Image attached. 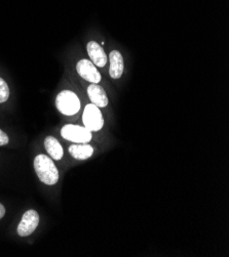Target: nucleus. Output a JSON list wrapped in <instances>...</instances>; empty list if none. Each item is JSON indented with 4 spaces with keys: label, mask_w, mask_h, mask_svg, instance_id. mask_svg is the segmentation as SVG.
I'll return each mask as SVG.
<instances>
[{
    "label": "nucleus",
    "mask_w": 229,
    "mask_h": 257,
    "mask_svg": "<svg viewBox=\"0 0 229 257\" xmlns=\"http://www.w3.org/2000/svg\"><path fill=\"white\" fill-rule=\"evenodd\" d=\"M34 168L40 181L47 185H56L59 181V171L53 160L45 155H38L34 159Z\"/></svg>",
    "instance_id": "f257e3e1"
},
{
    "label": "nucleus",
    "mask_w": 229,
    "mask_h": 257,
    "mask_svg": "<svg viewBox=\"0 0 229 257\" xmlns=\"http://www.w3.org/2000/svg\"><path fill=\"white\" fill-rule=\"evenodd\" d=\"M56 105L58 110L66 116L78 114L81 110V100L79 96L70 90H63L58 94Z\"/></svg>",
    "instance_id": "f03ea898"
},
{
    "label": "nucleus",
    "mask_w": 229,
    "mask_h": 257,
    "mask_svg": "<svg viewBox=\"0 0 229 257\" xmlns=\"http://www.w3.org/2000/svg\"><path fill=\"white\" fill-rule=\"evenodd\" d=\"M61 136L70 142H73L75 144H87L90 141H92V133L87 130L84 126L73 125V124H67L65 125L62 131Z\"/></svg>",
    "instance_id": "7ed1b4c3"
},
{
    "label": "nucleus",
    "mask_w": 229,
    "mask_h": 257,
    "mask_svg": "<svg viewBox=\"0 0 229 257\" xmlns=\"http://www.w3.org/2000/svg\"><path fill=\"white\" fill-rule=\"evenodd\" d=\"M83 121H84L85 127L91 133L101 131L102 127L104 125L103 116H102V113L99 107L95 106L94 104H90L85 108Z\"/></svg>",
    "instance_id": "20e7f679"
},
{
    "label": "nucleus",
    "mask_w": 229,
    "mask_h": 257,
    "mask_svg": "<svg viewBox=\"0 0 229 257\" xmlns=\"http://www.w3.org/2000/svg\"><path fill=\"white\" fill-rule=\"evenodd\" d=\"M39 223V214L35 210H28L24 213L18 226V234L21 237H27L34 233Z\"/></svg>",
    "instance_id": "39448f33"
},
{
    "label": "nucleus",
    "mask_w": 229,
    "mask_h": 257,
    "mask_svg": "<svg viewBox=\"0 0 229 257\" xmlns=\"http://www.w3.org/2000/svg\"><path fill=\"white\" fill-rule=\"evenodd\" d=\"M76 71H78L82 78L91 83H99L102 79V76L97 67L90 60H81L76 65Z\"/></svg>",
    "instance_id": "423d86ee"
},
{
    "label": "nucleus",
    "mask_w": 229,
    "mask_h": 257,
    "mask_svg": "<svg viewBox=\"0 0 229 257\" xmlns=\"http://www.w3.org/2000/svg\"><path fill=\"white\" fill-rule=\"evenodd\" d=\"M87 49H88V54L90 56V59L95 66L100 67V68L105 67V65L107 64L108 58L105 54L104 49L102 48V46L98 42H96V41L89 42Z\"/></svg>",
    "instance_id": "0eeeda50"
},
{
    "label": "nucleus",
    "mask_w": 229,
    "mask_h": 257,
    "mask_svg": "<svg viewBox=\"0 0 229 257\" xmlns=\"http://www.w3.org/2000/svg\"><path fill=\"white\" fill-rule=\"evenodd\" d=\"M88 94L92 101V104H94L95 106L99 108H105L108 105L109 102L108 96L104 88L101 85L97 83L91 84L88 88Z\"/></svg>",
    "instance_id": "6e6552de"
},
{
    "label": "nucleus",
    "mask_w": 229,
    "mask_h": 257,
    "mask_svg": "<svg viewBox=\"0 0 229 257\" xmlns=\"http://www.w3.org/2000/svg\"><path fill=\"white\" fill-rule=\"evenodd\" d=\"M110 60V68L109 75L113 79H119L123 74L124 64L123 58L118 50H112L109 55Z\"/></svg>",
    "instance_id": "1a4fd4ad"
},
{
    "label": "nucleus",
    "mask_w": 229,
    "mask_h": 257,
    "mask_svg": "<svg viewBox=\"0 0 229 257\" xmlns=\"http://www.w3.org/2000/svg\"><path fill=\"white\" fill-rule=\"evenodd\" d=\"M69 153L75 159L86 160L93 156L94 148L88 144H75L69 147Z\"/></svg>",
    "instance_id": "9d476101"
},
{
    "label": "nucleus",
    "mask_w": 229,
    "mask_h": 257,
    "mask_svg": "<svg viewBox=\"0 0 229 257\" xmlns=\"http://www.w3.org/2000/svg\"><path fill=\"white\" fill-rule=\"evenodd\" d=\"M44 147L48 153V155L52 159L59 161L63 158V155H64L63 148H62L61 144L59 143V141L57 139H55L54 137H47L45 139Z\"/></svg>",
    "instance_id": "9b49d317"
},
{
    "label": "nucleus",
    "mask_w": 229,
    "mask_h": 257,
    "mask_svg": "<svg viewBox=\"0 0 229 257\" xmlns=\"http://www.w3.org/2000/svg\"><path fill=\"white\" fill-rule=\"evenodd\" d=\"M10 97V88L8 83L0 77V104L5 102Z\"/></svg>",
    "instance_id": "f8f14e48"
},
{
    "label": "nucleus",
    "mask_w": 229,
    "mask_h": 257,
    "mask_svg": "<svg viewBox=\"0 0 229 257\" xmlns=\"http://www.w3.org/2000/svg\"><path fill=\"white\" fill-rule=\"evenodd\" d=\"M9 142H10V139H9L8 135L0 130V147L8 145Z\"/></svg>",
    "instance_id": "ddd939ff"
},
{
    "label": "nucleus",
    "mask_w": 229,
    "mask_h": 257,
    "mask_svg": "<svg viewBox=\"0 0 229 257\" xmlns=\"http://www.w3.org/2000/svg\"><path fill=\"white\" fill-rule=\"evenodd\" d=\"M5 214H6V208H5L4 205L0 203V219H2L5 216Z\"/></svg>",
    "instance_id": "4468645a"
}]
</instances>
